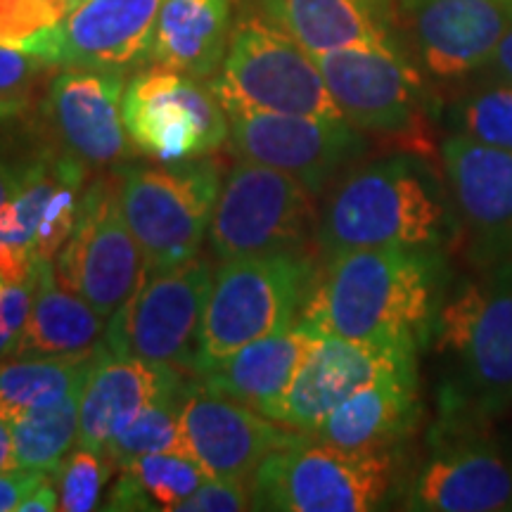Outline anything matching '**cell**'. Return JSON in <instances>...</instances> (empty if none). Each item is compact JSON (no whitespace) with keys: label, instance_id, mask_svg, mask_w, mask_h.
Listing matches in <instances>:
<instances>
[{"label":"cell","instance_id":"18","mask_svg":"<svg viewBox=\"0 0 512 512\" xmlns=\"http://www.w3.org/2000/svg\"><path fill=\"white\" fill-rule=\"evenodd\" d=\"M162 0H81L36 50L50 67L126 69L150 57Z\"/></svg>","mask_w":512,"mask_h":512},{"label":"cell","instance_id":"35","mask_svg":"<svg viewBox=\"0 0 512 512\" xmlns=\"http://www.w3.org/2000/svg\"><path fill=\"white\" fill-rule=\"evenodd\" d=\"M50 67L41 57L24 53V50L0 46V114H10L29 88L34 86L36 76Z\"/></svg>","mask_w":512,"mask_h":512},{"label":"cell","instance_id":"40","mask_svg":"<svg viewBox=\"0 0 512 512\" xmlns=\"http://www.w3.org/2000/svg\"><path fill=\"white\" fill-rule=\"evenodd\" d=\"M486 69H489L491 79L496 83H508V86H512V29L503 36L501 46H498L494 57H491V62L486 64Z\"/></svg>","mask_w":512,"mask_h":512},{"label":"cell","instance_id":"42","mask_svg":"<svg viewBox=\"0 0 512 512\" xmlns=\"http://www.w3.org/2000/svg\"><path fill=\"white\" fill-rule=\"evenodd\" d=\"M15 441H12V427L10 422L0 420V472L15 470Z\"/></svg>","mask_w":512,"mask_h":512},{"label":"cell","instance_id":"7","mask_svg":"<svg viewBox=\"0 0 512 512\" xmlns=\"http://www.w3.org/2000/svg\"><path fill=\"white\" fill-rule=\"evenodd\" d=\"M392 484V451H349L304 434L259 465L252 498L261 510L366 512L382 508Z\"/></svg>","mask_w":512,"mask_h":512},{"label":"cell","instance_id":"37","mask_svg":"<svg viewBox=\"0 0 512 512\" xmlns=\"http://www.w3.org/2000/svg\"><path fill=\"white\" fill-rule=\"evenodd\" d=\"M36 278L31 283H3L0 280V361L15 356V349L27 325L34 302Z\"/></svg>","mask_w":512,"mask_h":512},{"label":"cell","instance_id":"43","mask_svg":"<svg viewBox=\"0 0 512 512\" xmlns=\"http://www.w3.org/2000/svg\"><path fill=\"white\" fill-rule=\"evenodd\" d=\"M81 3V0H72V5H74V8H76V5H79Z\"/></svg>","mask_w":512,"mask_h":512},{"label":"cell","instance_id":"4","mask_svg":"<svg viewBox=\"0 0 512 512\" xmlns=\"http://www.w3.org/2000/svg\"><path fill=\"white\" fill-rule=\"evenodd\" d=\"M316 264L309 254H268L223 261L204 309L192 373L240 351L256 339L299 323Z\"/></svg>","mask_w":512,"mask_h":512},{"label":"cell","instance_id":"38","mask_svg":"<svg viewBox=\"0 0 512 512\" xmlns=\"http://www.w3.org/2000/svg\"><path fill=\"white\" fill-rule=\"evenodd\" d=\"M48 475L50 472L27 470V467L0 472V512H17L24 498Z\"/></svg>","mask_w":512,"mask_h":512},{"label":"cell","instance_id":"3","mask_svg":"<svg viewBox=\"0 0 512 512\" xmlns=\"http://www.w3.org/2000/svg\"><path fill=\"white\" fill-rule=\"evenodd\" d=\"M437 349L451 358L444 415L486 420L512 403V259L491 261L441 304Z\"/></svg>","mask_w":512,"mask_h":512},{"label":"cell","instance_id":"15","mask_svg":"<svg viewBox=\"0 0 512 512\" xmlns=\"http://www.w3.org/2000/svg\"><path fill=\"white\" fill-rule=\"evenodd\" d=\"M408 370H418V349L318 335L273 420L311 434L358 389Z\"/></svg>","mask_w":512,"mask_h":512},{"label":"cell","instance_id":"36","mask_svg":"<svg viewBox=\"0 0 512 512\" xmlns=\"http://www.w3.org/2000/svg\"><path fill=\"white\" fill-rule=\"evenodd\" d=\"M252 484L247 479L209 477L195 494L178 505V512H235L252 510Z\"/></svg>","mask_w":512,"mask_h":512},{"label":"cell","instance_id":"8","mask_svg":"<svg viewBox=\"0 0 512 512\" xmlns=\"http://www.w3.org/2000/svg\"><path fill=\"white\" fill-rule=\"evenodd\" d=\"M316 209L313 195L271 166L238 162L223 178L209 223V245L221 261L268 254H304Z\"/></svg>","mask_w":512,"mask_h":512},{"label":"cell","instance_id":"16","mask_svg":"<svg viewBox=\"0 0 512 512\" xmlns=\"http://www.w3.org/2000/svg\"><path fill=\"white\" fill-rule=\"evenodd\" d=\"M415 55L439 79L486 69L512 29V0H399Z\"/></svg>","mask_w":512,"mask_h":512},{"label":"cell","instance_id":"13","mask_svg":"<svg viewBox=\"0 0 512 512\" xmlns=\"http://www.w3.org/2000/svg\"><path fill=\"white\" fill-rule=\"evenodd\" d=\"M230 147L245 162L292 176L313 197L366 150L361 131L344 119L306 117L264 110H226Z\"/></svg>","mask_w":512,"mask_h":512},{"label":"cell","instance_id":"29","mask_svg":"<svg viewBox=\"0 0 512 512\" xmlns=\"http://www.w3.org/2000/svg\"><path fill=\"white\" fill-rule=\"evenodd\" d=\"M93 356L5 358L0 361V420L17 422L83 387Z\"/></svg>","mask_w":512,"mask_h":512},{"label":"cell","instance_id":"28","mask_svg":"<svg viewBox=\"0 0 512 512\" xmlns=\"http://www.w3.org/2000/svg\"><path fill=\"white\" fill-rule=\"evenodd\" d=\"M211 475L183 453H147L119 467L107 496V510L162 512L176 510Z\"/></svg>","mask_w":512,"mask_h":512},{"label":"cell","instance_id":"22","mask_svg":"<svg viewBox=\"0 0 512 512\" xmlns=\"http://www.w3.org/2000/svg\"><path fill=\"white\" fill-rule=\"evenodd\" d=\"M316 339V332L297 323L256 339L197 377L211 392L245 403L273 420Z\"/></svg>","mask_w":512,"mask_h":512},{"label":"cell","instance_id":"31","mask_svg":"<svg viewBox=\"0 0 512 512\" xmlns=\"http://www.w3.org/2000/svg\"><path fill=\"white\" fill-rule=\"evenodd\" d=\"M188 382V380H185ZM185 382L162 399L145 408L131 425L107 441L105 458L112 467L126 465L128 460L147 453H183L181 451V403Z\"/></svg>","mask_w":512,"mask_h":512},{"label":"cell","instance_id":"10","mask_svg":"<svg viewBox=\"0 0 512 512\" xmlns=\"http://www.w3.org/2000/svg\"><path fill=\"white\" fill-rule=\"evenodd\" d=\"M124 124L131 143L155 162L204 157L230 138L228 112L211 83L162 64L126 81Z\"/></svg>","mask_w":512,"mask_h":512},{"label":"cell","instance_id":"6","mask_svg":"<svg viewBox=\"0 0 512 512\" xmlns=\"http://www.w3.org/2000/svg\"><path fill=\"white\" fill-rule=\"evenodd\" d=\"M209 83L226 110L344 119L313 55L261 10L235 19L226 57Z\"/></svg>","mask_w":512,"mask_h":512},{"label":"cell","instance_id":"2","mask_svg":"<svg viewBox=\"0 0 512 512\" xmlns=\"http://www.w3.org/2000/svg\"><path fill=\"white\" fill-rule=\"evenodd\" d=\"M453 235L444 190L418 157L396 155L351 171L316 228L325 256L354 249H439Z\"/></svg>","mask_w":512,"mask_h":512},{"label":"cell","instance_id":"1","mask_svg":"<svg viewBox=\"0 0 512 512\" xmlns=\"http://www.w3.org/2000/svg\"><path fill=\"white\" fill-rule=\"evenodd\" d=\"M439 249H354L316 271L299 323L316 335L422 349L441 309Z\"/></svg>","mask_w":512,"mask_h":512},{"label":"cell","instance_id":"14","mask_svg":"<svg viewBox=\"0 0 512 512\" xmlns=\"http://www.w3.org/2000/svg\"><path fill=\"white\" fill-rule=\"evenodd\" d=\"M306 432L275 422L245 403L185 382L181 403V451L211 477L249 479L273 451Z\"/></svg>","mask_w":512,"mask_h":512},{"label":"cell","instance_id":"12","mask_svg":"<svg viewBox=\"0 0 512 512\" xmlns=\"http://www.w3.org/2000/svg\"><path fill=\"white\" fill-rule=\"evenodd\" d=\"M313 60L347 124L377 136H418L422 79L401 43L339 48Z\"/></svg>","mask_w":512,"mask_h":512},{"label":"cell","instance_id":"26","mask_svg":"<svg viewBox=\"0 0 512 512\" xmlns=\"http://www.w3.org/2000/svg\"><path fill=\"white\" fill-rule=\"evenodd\" d=\"M105 323L107 320L86 299L57 280L53 264H41L36 273L34 302L15 356H91L105 344Z\"/></svg>","mask_w":512,"mask_h":512},{"label":"cell","instance_id":"21","mask_svg":"<svg viewBox=\"0 0 512 512\" xmlns=\"http://www.w3.org/2000/svg\"><path fill=\"white\" fill-rule=\"evenodd\" d=\"M183 382L181 370L117 356L102 344L81 387L76 446L102 453L114 434Z\"/></svg>","mask_w":512,"mask_h":512},{"label":"cell","instance_id":"11","mask_svg":"<svg viewBox=\"0 0 512 512\" xmlns=\"http://www.w3.org/2000/svg\"><path fill=\"white\" fill-rule=\"evenodd\" d=\"M57 280L110 320L147 275L143 249L119 202L117 176L83 192L76 226L53 261Z\"/></svg>","mask_w":512,"mask_h":512},{"label":"cell","instance_id":"17","mask_svg":"<svg viewBox=\"0 0 512 512\" xmlns=\"http://www.w3.org/2000/svg\"><path fill=\"white\" fill-rule=\"evenodd\" d=\"M124 91V69L64 67L55 76L46 112L69 157L83 166H112L131 155Z\"/></svg>","mask_w":512,"mask_h":512},{"label":"cell","instance_id":"30","mask_svg":"<svg viewBox=\"0 0 512 512\" xmlns=\"http://www.w3.org/2000/svg\"><path fill=\"white\" fill-rule=\"evenodd\" d=\"M81 389L12 422L17 467L55 472L79 439Z\"/></svg>","mask_w":512,"mask_h":512},{"label":"cell","instance_id":"19","mask_svg":"<svg viewBox=\"0 0 512 512\" xmlns=\"http://www.w3.org/2000/svg\"><path fill=\"white\" fill-rule=\"evenodd\" d=\"M453 432L415 479L408 508L422 512H510L512 463L472 434V420L446 418Z\"/></svg>","mask_w":512,"mask_h":512},{"label":"cell","instance_id":"27","mask_svg":"<svg viewBox=\"0 0 512 512\" xmlns=\"http://www.w3.org/2000/svg\"><path fill=\"white\" fill-rule=\"evenodd\" d=\"M64 155L43 157L29 166L24 185L0 207V280L31 283L38 273L36 238L43 211L62 176Z\"/></svg>","mask_w":512,"mask_h":512},{"label":"cell","instance_id":"23","mask_svg":"<svg viewBox=\"0 0 512 512\" xmlns=\"http://www.w3.org/2000/svg\"><path fill=\"white\" fill-rule=\"evenodd\" d=\"M259 10L311 55L399 43L396 0H259Z\"/></svg>","mask_w":512,"mask_h":512},{"label":"cell","instance_id":"32","mask_svg":"<svg viewBox=\"0 0 512 512\" xmlns=\"http://www.w3.org/2000/svg\"><path fill=\"white\" fill-rule=\"evenodd\" d=\"M456 126L467 138L512 150V86L494 81L467 95L456 112Z\"/></svg>","mask_w":512,"mask_h":512},{"label":"cell","instance_id":"39","mask_svg":"<svg viewBox=\"0 0 512 512\" xmlns=\"http://www.w3.org/2000/svg\"><path fill=\"white\" fill-rule=\"evenodd\" d=\"M50 475H53V472H50ZM50 475L43 479V482L38 484L27 498H24L17 512H53V510H60V494H57L55 479Z\"/></svg>","mask_w":512,"mask_h":512},{"label":"cell","instance_id":"9","mask_svg":"<svg viewBox=\"0 0 512 512\" xmlns=\"http://www.w3.org/2000/svg\"><path fill=\"white\" fill-rule=\"evenodd\" d=\"M214 271L207 259L147 273L107 323L105 347L117 356L192 373Z\"/></svg>","mask_w":512,"mask_h":512},{"label":"cell","instance_id":"24","mask_svg":"<svg viewBox=\"0 0 512 512\" xmlns=\"http://www.w3.org/2000/svg\"><path fill=\"white\" fill-rule=\"evenodd\" d=\"M418 415V370H408L358 389L311 437L349 451H389L413 430Z\"/></svg>","mask_w":512,"mask_h":512},{"label":"cell","instance_id":"41","mask_svg":"<svg viewBox=\"0 0 512 512\" xmlns=\"http://www.w3.org/2000/svg\"><path fill=\"white\" fill-rule=\"evenodd\" d=\"M29 166H24V169H17V166H12L8 159L0 155V207H3V204L8 200H12V197H15L19 192V188H22L24 178H27Z\"/></svg>","mask_w":512,"mask_h":512},{"label":"cell","instance_id":"33","mask_svg":"<svg viewBox=\"0 0 512 512\" xmlns=\"http://www.w3.org/2000/svg\"><path fill=\"white\" fill-rule=\"evenodd\" d=\"M72 10V0H0V46L36 55L43 38Z\"/></svg>","mask_w":512,"mask_h":512},{"label":"cell","instance_id":"34","mask_svg":"<svg viewBox=\"0 0 512 512\" xmlns=\"http://www.w3.org/2000/svg\"><path fill=\"white\" fill-rule=\"evenodd\" d=\"M114 467L105 453L76 446L53 472L60 510L64 512H91L98 508L102 489Z\"/></svg>","mask_w":512,"mask_h":512},{"label":"cell","instance_id":"20","mask_svg":"<svg viewBox=\"0 0 512 512\" xmlns=\"http://www.w3.org/2000/svg\"><path fill=\"white\" fill-rule=\"evenodd\" d=\"M441 164L458 216L484 261L512 259V150L453 133Z\"/></svg>","mask_w":512,"mask_h":512},{"label":"cell","instance_id":"25","mask_svg":"<svg viewBox=\"0 0 512 512\" xmlns=\"http://www.w3.org/2000/svg\"><path fill=\"white\" fill-rule=\"evenodd\" d=\"M233 31V0H162L147 62L214 79Z\"/></svg>","mask_w":512,"mask_h":512},{"label":"cell","instance_id":"5","mask_svg":"<svg viewBox=\"0 0 512 512\" xmlns=\"http://www.w3.org/2000/svg\"><path fill=\"white\" fill-rule=\"evenodd\" d=\"M119 202L133 238L143 249L147 273L195 259L209 233L221 190L216 159L119 164Z\"/></svg>","mask_w":512,"mask_h":512}]
</instances>
